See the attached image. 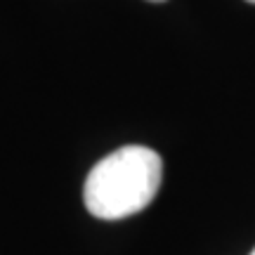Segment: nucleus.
Segmentation results:
<instances>
[{
  "label": "nucleus",
  "mask_w": 255,
  "mask_h": 255,
  "mask_svg": "<svg viewBox=\"0 0 255 255\" xmlns=\"http://www.w3.org/2000/svg\"><path fill=\"white\" fill-rule=\"evenodd\" d=\"M248 2H255V0H248Z\"/></svg>",
  "instance_id": "3"
},
{
  "label": "nucleus",
  "mask_w": 255,
  "mask_h": 255,
  "mask_svg": "<svg viewBox=\"0 0 255 255\" xmlns=\"http://www.w3.org/2000/svg\"><path fill=\"white\" fill-rule=\"evenodd\" d=\"M163 161L154 149L128 144L104 156L83 187V201L100 220H123L144 210L158 194Z\"/></svg>",
  "instance_id": "1"
},
{
  "label": "nucleus",
  "mask_w": 255,
  "mask_h": 255,
  "mask_svg": "<svg viewBox=\"0 0 255 255\" xmlns=\"http://www.w3.org/2000/svg\"><path fill=\"white\" fill-rule=\"evenodd\" d=\"M149 2H163V0H149Z\"/></svg>",
  "instance_id": "2"
},
{
  "label": "nucleus",
  "mask_w": 255,
  "mask_h": 255,
  "mask_svg": "<svg viewBox=\"0 0 255 255\" xmlns=\"http://www.w3.org/2000/svg\"><path fill=\"white\" fill-rule=\"evenodd\" d=\"M251 255H255V251H253V253H251Z\"/></svg>",
  "instance_id": "4"
}]
</instances>
